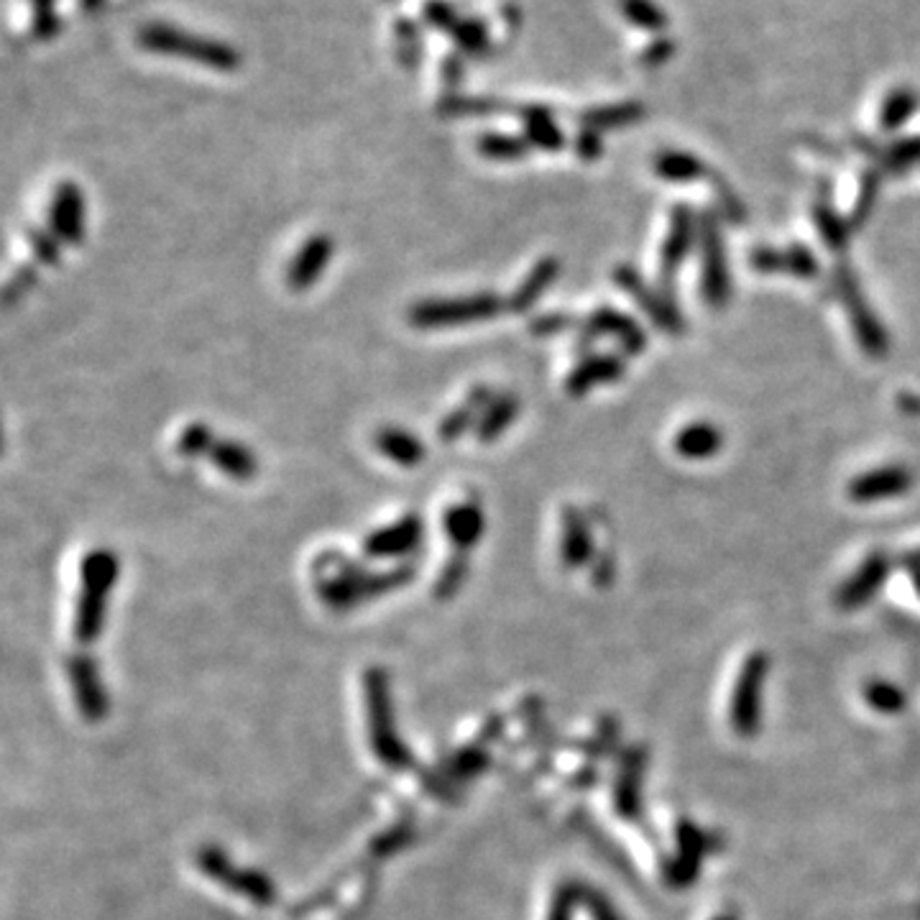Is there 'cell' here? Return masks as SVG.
Instances as JSON below:
<instances>
[{
  "label": "cell",
  "instance_id": "cell-5",
  "mask_svg": "<svg viewBox=\"0 0 920 920\" xmlns=\"http://www.w3.org/2000/svg\"><path fill=\"white\" fill-rule=\"evenodd\" d=\"M138 46L148 49V52L156 54H172V56H185V60H193L203 68L218 70V72H234L240 68V56L234 46L220 44V41L203 39L195 34H187V31L172 29V27H159V23H152L138 34Z\"/></svg>",
  "mask_w": 920,
  "mask_h": 920
},
{
  "label": "cell",
  "instance_id": "cell-24",
  "mask_svg": "<svg viewBox=\"0 0 920 920\" xmlns=\"http://www.w3.org/2000/svg\"><path fill=\"white\" fill-rule=\"evenodd\" d=\"M596 558L593 537L588 527L586 514L578 507L562 509V537H560V560L568 570L583 568Z\"/></svg>",
  "mask_w": 920,
  "mask_h": 920
},
{
  "label": "cell",
  "instance_id": "cell-38",
  "mask_svg": "<svg viewBox=\"0 0 920 920\" xmlns=\"http://www.w3.org/2000/svg\"><path fill=\"white\" fill-rule=\"evenodd\" d=\"M466 578H468V555L455 552L453 558H447L441 576H437L435 580V599L451 601L453 596L461 591V586L466 583Z\"/></svg>",
  "mask_w": 920,
  "mask_h": 920
},
{
  "label": "cell",
  "instance_id": "cell-36",
  "mask_svg": "<svg viewBox=\"0 0 920 920\" xmlns=\"http://www.w3.org/2000/svg\"><path fill=\"white\" fill-rule=\"evenodd\" d=\"M918 111V95L916 90L910 87H898L892 90L890 95L885 97L882 113H880V126L885 131H898L908 123L910 115Z\"/></svg>",
  "mask_w": 920,
  "mask_h": 920
},
{
  "label": "cell",
  "instance_id": "cell-40",
  "mask_svg": "<svg viewBox=\"0 0 920 920\" xmlns=\"http://www.w3.org/2000/svg\"><path fill=\"white\" fill-rule=\"evenodd\" d=\"M865 701L880 714H898L906 709V693L887 681H872L865 688Z\"/></svg>",
  "mask_w": 920,
  "mask_h": 920
},
{
  "label": "cell",
  "instance_id": "cell-18",
  "mask_svg": "<svg viewBox=\"0 0 920 920\" xmlns=\"http://www.w3.org/2000/svg\"><path fill=\"white\" fill-rule=\"evenodd\" d=\"M890 570H892L890 555L882 552V550H875L857 568V573H854L847 580V583H844L839 591H836V599H834L836 607L844 609V611L865 607L867 601L875 599L877 591H880V588L885 586V580L890 578Z\"/></svg>",
  "mask_w": 920,
  "mask_h": 920
},
{
  "label": "cell",
  "instance_id": "cell-25",
  "mask_svg": "<svg viewBox=\"0 0 920 920\" xmlns=\"http://www.w3.org/2000/svg\"><path fill=\"white\" fill-rule=\"evenodd\" d=\"M560 269L562 263L558 256H545L535 263L533 269L525 279H521V285L514 289V294L507 300V310H511L514 314H525L533 310V307L542 300V294L550 289L555 281L560 277Z\"/></svg>",
  "mask_w": 920,
  "mask_h": 920
},
{
  "label": "cell",
  "instance_id": "cell-43",
  "mask_svg": "<svg viewBox=\"0 0 920 920\" xmlns=\"http://www.w3.org/2000/svg\"><path fill=\"white\" fill-rule=\"evenodd\" d=\"M580 906V882H560L555 887L550 908H547V920H573L576 910Z\"/></svg>",
  "mask_w": 920,
  "mask_h": 920
},
{
  "label": "cell",
  "instance_id": "cell-28",
  "mask_svg": "<svg viewBox=\"0 0 920 920\" xmlns=\"http://www.w3.org/2000/svg\"><path fill=\"white\" fill-rule=\"evenodd\" d=\"M675 453L688 461H706L724 447V433L711 422H691L675 435Z\"/></svg>",
  "mask_w": 920,
  "mask_h": 920
},
{
  "label": "cell",
  "instance_id": "cell-8",
  "mask_svg": "<svg viewBox=\"0 0 920 920\" xmlns=\"http://www.w3.org/2000/svg\"><path fill=\"white\" fill-rule=\"evenodd\" d=\"M769 675L767 652H752L736 675L732 701H728V724L742 740H752L762 726V703Z\"/></svg>",
  "mask_w": 920,
  "mask_h": 920
},
{
  "label": "cell",
  "instance_id": "cell-51",
  "mask_svg": "<svg viewBox=\"0 0 920 920\" xmlns=\"http://www.w3.org/2000/svg\"><path fill=\"white\" fill-rule=\"evenodd\" d=\"M603 152V144H601V134L593 128H580V134L576 138V154L580 156L583 162H593L599 159Z\"/></svg>",
  "mask_w": 920,
  "mask_h": 920
},
{
  "label": "cell",
  "instance_id": "cell-58",
  "mask_svg": "<svg viewBox=\"0 0 920 920\" xmlns=\"http://www.w3.org/2000/svg\"><path fill=\"white\" fill-rule=\"evenodd\" d=\"M910 578H913V586H916V591H918V596H920V568H913V570H910Z\"/></svg>",
  "mask_w": 920,
  "mask_h": 920
},
{
  "label": "cell",
  "instance_id": "cell-55",
  "mask_svg": "<svg viewBox=\"0 0 920 920\" xmlns=\"http://www.w3.org/2000/svg\"><path fill=\"white\" fill-rule=\"evenodd\" d=\"M593 580L599 586H609L613 580V558L609 552L599 555V558H593Z\"/></svg>",
  "mask_w": 920,
  "mask_h": 920
},
{
  "label": "cell",
  "instance_id": "cell-32",
  "mask_svg": "<svg viewBox=\"0 0 920 920\" xmlns=\"http://www.w3.org/2000/svg\"><path fill=\"white\" fill-rule=\"evenodd\" d=\"M521 402L517 394H499L488 404L486 412L480 414V422L476 427V437L480 443H494L507 433V427L519 417Z\"/></svg>",
  "mask_w": 920,
  "mask_h": 920
},
{
  "label": "cell",
  "instance_id": "cell-19",
  "mask_svg": "<svg viewBox=\"0 0 920 920\" xmlns=\"http://www.w3.org/2000/svg\"><path fill=\"white\" fill-rule=\"evenodd\" d=\"M335 254V240L328 234H314L304 240L287 269V285L292 292H307L328 269Z\"/></svg>",
  "mask_w": 920,
  "mask_h": 920
},
{
  "label": "cell",
  "instance_id": "cell-45",
  "mask_svg": "<svg viewBox=\"0 0 920 920\" xmlns=\"http://www.w3.org/2000/svg\"><path fill=\"white\" fill-rule=\"evenodd\" d=\"M580 906L588 910L591 920H624L617 910V906L596 887H588L580 882Z\"/></svg>",
  "mask_w": 920,
  "mask_h": 920
},
{
  "label": "cell",
  "instance_id": "cell-17",
  "mask_svg": "<svg viewBox=\"0 0 920 920\" xmlns=\"http://www.w3.org/2000/svg\"><path fill=\"white\" fill-rule=\"evenodd\" d=\"M750 267L759 273H787V277L814 279L818 277V259L806 244H790L787 248L757 246L750 251Z\"/></svg>",
  "mask_w": 920,
  "mask_h": 920
},
{
  "label": "cell",
  "instance_id": "cell-16",
  "mask_svg": "<svg viewBox=\"0 0 920 920\" xmlns=\"http://www.w3.org/2000/svg\"><path fill=\"white\" fill-rule=\"evenodd\" d=\"M422 533H425V525H422L417 514H404L394 525H386L376 529V533H371L366 540H363V555L374 560L404 558V555L417 550L422 542Z\"/></svg>",
  "mask_w": 920,
  "mask_h": 920
},
{
  "label": "cell",
  "instance_id": "cell-27",
  "mask_svg": "<svg viewBox=\"0 0 920 920\" xmlns=\"http://www.w3.org/2000/svg\"><path fill=\"white\" fill-rule=\"evenodd\" d=\"M374 445L376 451L389 458L396 466H404V468H414L420 466L422 461L427 458V447L425 443L420 441L417 435L407 433V430L402 427H379L376 435H374Z\"/></svg>",
  "mask_w": 920,
  "mask_h": 920
},
{
  "label": "cell",
  "instance_id": "cell-4",
  "mask_svg": "<svg viewBox=\"0 0 920 920\" xmlns=\"http://www.w3.org/2000/svg\"><path fill=\"white\" fill-rule=\"evenodd\" d=\"M507 310V302L494 292L463 294V297H437V300H422L410 307L407 320L417 330H445L468 325V322L492 320Z\"/></svg>",
  "mask_w": 920,
  "mask_h": 920
},
{
  "label": "cell",
  "instance_id": "cell-39",
  "mask_svg": "<svg viewBox=\"0 0 920 920\" xmlns=\"http://www.w3.org/2000/svg\"><path fill=\"white\" fill-rule=\"evenodd\" d=\"M621 13L629 23L644 31H662L665 29V13L652 0H621Z\"/></svg>",
  "mask_w": 920,
  "mask_h": 920
},
{
  "label": "cell",
  "instance_id": "cell-52",
  "mask_svg": "<svg viewBox=\"0 0 920 920\" xmlns=\"http://www.w3.org/2000/svg\"><path fill=\"white\" fill-rule=\"evenodd\" d=\"M617 742H619V724H617V719H603L601 726H599V734L593 736L591 750H588V752L607 754V752H611L613 747H617Z\"/></svg>",
  "mask_w": 920,
  "mask_h": 920
},
{
  "label": "cell",
  "instance_id": "cell-41",
  "mask_svg": "<svg viewBox=\"0 0 920 920\" xmlns=\"http://www.w3.org/2000/svg\"><path fill=\"white\" fill-rule=\"evenodd\" d=\"M213 445H215L213 427L205 425V422H193V425H187L185 430H182V435L177 437V453L182 455V458L207 455Z\"/></svg>",
  "mask_w": 920,
  "mask_h": 920
},
{
  "label": "cell",
  "instance_id": "cell-12",
  "mask_svg": "<svg viewBox=\"0 0 920 920\" xmlns=\"http://www.w3.org/2000/svg\"><path fill=\"white\" fill-rule=\"evenodd\" d=\"M68 675L82 719L90 721V724L103 721L107 711H111V701H107V691L101 681V673H97L95 660L82 652H74L68 660Z\"/></svg>",
  "mask_w": 920,
  "mask_h": 920
},
{
  "label": "cell",
  "instance_id": "cell-34",
  "mask_svg": "<svg viewBox=\"0 0 920 920\" xmlns=\"http://www.w3.org/2000/svg\"><path fill=\"white\" fill-rule=\"evenodd\" d=\"M644 118V105L642 103H617V105H603V107H591V111L580 113V123L586 128L593 131H611V128H627L634 126L637 121Z\"/></svg>",
  "mask_w": 920,
  "mask_h": 920
},
{
  "label": "cell",
  "instance_id": "cell-47",
  "mask_svg": "<svg viewBox=\"0 0 920 920\" xmlns=\"http://www.w3.org/2000/svg\"><path fill=\"white\" fill-rule=\"evenodd\" d=\"M29 244L41 263H46V267H56V263H60V238H56L52 230L29 228Z\"/></svg>",
  "mask_w": 920,
  "mask_h": 920
},
{
  "label": "cell",
  "instance_id": "cell-13",
  "mask_svg": "<svg viewBox=\"0 0 920 920\" xmlns=\"http://www.w3.org/2000/svg\"><path fill=\"white\" fill-rule=\"evenodd\" d=\"M675 839L678 854L673 859H668V865L662 867V877H665V882L670 887L683 890V887L693 885L695 877H699L703 854L711 849V836L703 834L691 820H681L675 828Z\"/></svg>",
  "mask_w": 920,
  "mask_h": 920
},
{
  "label": "cell",
  "instance_id": "cell-42",
  "mask_svg": "<svg viewBox=\"0 0 920 920\" xmlns=\"http://www.w3.org/2000/svg\"><path fill=\"white\" fill-rule=\"evenodd\" d=\"M880 159H882V167L892 174L906 172L910 167H920V136L898 141V144L887 146Z\"/></svg>",
  "mask_w": 920,
  "mask_h": 920
},
{
  "label": "cell",
  "instance_id": "cell-3",
  "mask_svg": "<svg viewBox=\"0 0 920 920\" xmlns=\"http://www.w3.org/2000/svg\"><path fill=\"white\" fill-rule=\"evenodd\" d=\"M115 580H118V558L113 550H90L80 566V596L72 624L74 642L82 648L103 634Z\"/></svg>",
  "mask_w": 920,
  "mask_h": 920
},
{
  "label": "cell",
  "instance_id": "cell-11",
  "mask_svg": "<svg viewBox=\"0 0 920 920\" xmlns=\"http://www.w3.org/2000/svg\"><path fill=\"white\" fill-rule=\"evenodd\" d=\"M695 238H699V215L685 203L675 205L673 213H670V228L660 251V289L670 297H673V285Z\"/></svg>",
  "mask_w": 920,
  "mask_h": 920
},
{
  "label": "cell",
  "instance_id": "cell-50",
  "mask_svg": "<svg viewBox=\"0 0 920 920\" xmlns=\"http://www.w3.org/2000/svg\"><path fill=\"white\" fill-rule=\"evenodd\" d=\"M34 285H37L34 267H21L19 271L13 273L11 281H8V287H6V294H3L6 307H11V304L19 302L21 297H27Z\"/></svg>",
  "mask_w": 920,
  "mask_h": 920
},
{
  "label": "cell",
  "instance_id": "cell-30",
  "mask_svg": "<svg viewBox=\"0 0 920 920\" xmlns=\"http://www.w3.org/2000/svg\"><path fill=\"white\" fill-rule=\"evenodd\" d=\"M519 118L525 123V138L529 146L542 148V152H560L566 146V134H562L558 123H555L552 111L542 105H525L519 107Z\"/></svg>",
  "mask_w": 920,
  "mask_h": 920
},
{
  "label": "cell",
  "instance_id": "cell-31",
  "mask_svg": "<svg viewBox=\"0 0 920 920\" xmlns=\"http://www.w3.org/2000/svg\"><path fill=\"white\" fill-rule=\"evenodd\" d=\"M207 455L220 468V474L234 480H251L259 474V461L254 451L238 441H215Z\"/></svg>",
  "mask_w": 920,
  "mask_h": 920
},
{
  "label": "cell",
  "instance_id": "cell-20",
  "mask_svg": "<svg viewBox=\"0 0 920 920\" xmlns=\"http://www.w3.org/2000/svg\"><path fill=\"white\" fill-rule=\"evenodd\" d=\"M910 486H913V476H910L908 468L885 466L854 478L849 484V499L857 504L885 502L908 494Z\"/></svg>",
  "mask_w": 920,
  "mask_h": 920
},
{
  "label": "cell",
  "instance_id": "cell-48",
  "mask_svg": "<svg viewBox=\"0 0 920 920\" xmlns=\"http://www.w3.org/2000/svg\"><path fill=\"white\" fill-rule=\"evenodd\" d=\"M576 325H578V320L573 318V314L547 312V314H540V318L529 322V333L537 335V338H550V335L566 333V330L576 328Z\"/></svg>",
  "mask_w": 920,
  "mask_h": 920
},
{
  "label": "cell",
  "instance_id": "cell-22",
  "mask_svg": "<svg viewBox=\"0 0 920 920\" xmlns=\"http://www.w3.org/2000/svg\"><path fill=\"white\" fill-rule=\"evenodd\" d=\"M583 328L588 330V333H593L596 338H601V335L617 338L619 345L632 355H640L644 348H648V335H644V330L637 325L632 318H627L624 312L613 310V307H607V304H601L599 310H593L591 318L583 322Z\"/></svg>",
  "mask_w": 920,
  "mask_h": 920
},
{
  "label": "cell",
  "instance_id": "cell-33",
  "mask_svg": "<svg viewBox=\"0 0 920 920\" xmlns=\"http://www.w3.org/2000/svg\"><path fill=\"white\" fill-rule=\"evenodd\" d=\"M654 174L665 182H675V185H685V182H695L703 177H711V172L703 159L688 152H662L654 159Z\"/></svg>",
  "mask_w": 920,
  "mask_h": 920
},
{
  "label": "cell",
  "instance_id": "cell-21",
  "mask_svg": "<svg viewBox=\"0 0 920 920\" xmlns=\"http://www.w3.org/2000/svg\"><path fill=\"white\" fill-rule=\"evenodd\" d=\"M443 529L447 542L455 547V552H468L480 542L486 533V517L484 509L476 499L453 504L443 514Z\"/></svg>",
  "mask_w": 920,
  "mask_h": 920
},
{
  "label": "cell",
  "instance_id": "cell-57",
  "mask_svg": "<svg viewBox=\"0 0 920 920\" xmlns=\"http://www.w3.org/2000/svg\"><path fill=\"white\" fill-rule=\"evenodd\" d=\"M902 566H906L908 570L920 568V547H918V550H913V552H908L906 558H902Z\"/></svg>",
  "mask_w": 920,
  "mask_h": 920
},
{
  "label": "cell",
  "instance_id": "cell-54",
  "mask_svg": "<svg viewBox=\"0 0 920 920\" xmlns=\"http://www.w3.org/2000/svg\"><path fill=\"white\" fill-rule=\"evenodd\" d=\"M675 46L670 44V41H654V44L644 52V64L648 68H660V64H665L670 56H673Z\"/></svg>",
  "mask_w": 920,
  "mask_h": 920
},
{
  "label": "cell",
  "instance_id": "cell-53",
  "mask_svg": "<svg viewBox=\"0 0 920 920\" xmlns=\"http://www.w3.org/2000/svg\"><path fill=\"white\" fill-rule=\"evenodd\" d=\"M34 6V31L39 37H49L56 29L54 0H31Z\"/></svg>",
  "mask_w": 920,
  "mask_h": 920
},
{
  "label": "cell",
  "instance_id": "cell-15",
  "mask_svg": "<svg viewBox=\"0 0 920 920\" xmlns=\"http://www.w3.org/2000/svg\"><path fill=\"white\" fill-rule=\"evenodd\" d=\"M85 195L74 182H60L49 205V228L64 244L77 246L85 238Z\"/></svg>",
  "mask_w": 920,
  "mask_h": 920
},
{
  "label": "cell",
  "instance_id": "cell-6",
  "mask_svg": "<svg viewBox=\"0 0 920 920\" xmlns=\"http://www.w3.org/2000/svg\"><path fill=\"white\" fill-rule=\"evenodd\" d=\"M831 285L836 297L847 307L851 330L854 335H857L861 351H865L869 359H885L887 351H890V335H887L882 320L877 318L872 307H869L865 292H861L857 273H854L849 263H836L831 273Z\"/></svg>",
  "mask_w": 920,
  "mask_h": 920
},
{
  "label": "cell",
  "instance_id": "cell-7",
  "mask_svg": "<svg viewBox=\"0 0 920 920\" xmlns=\"http://www.w3.org/2000/svg\"><path fill=\"white\" fill-rule=\"evenodd\" d=\"M699 244H701V294L711 310H724L732 300V273L724 248V230L714 210L699 213Z\"/></svg>",
  "mask_w": 920,
  "mask_h": 920
},
{
  "label": "cell",
  "instance_id": "cell-23",
  "mask_svg": "<svg viewBox=\"0 0 920 920\" xmlns=\"http://www.w3.org/2000/svg\"><path fill=\"white\" fill-rule=\"evenodd\" d=\"M627 374V363L621 355H586L566 379V392L570 396H586L601 384H613Z\"/></svg>",
  "mask_w": 920,
  "mask_h": 920
},
{
  "label": "cell",
  "instance_id": "cell-56",
  "mask_svg": "<svg viewBox=\"0 0 920 920\" xmlns=\"http://www.w3.org/2000/svg\"><path fill=\"white\" fill-rule=\"evenodd\" d=\"M898 404L900 410L906 414H913V417H920V394H900L898 396Z\"/></svg>",
  "mask_w": 920,
  "mask_h": 920
},
{
  "label": "cell",
  "instance_id": "cell-9",
  "mask_svg": "<svg viewBox=\"0 0 920 920\" xmlns=\"http://www.w3.org/2000/svg\"><path fill=\"white\" fill-rule=\"evenodd\" d=\"M195 865L203 875L210 877L213 882L228 887L230 892L240 895V898H248L254 902V906L269 908V906H273V902H277V887H273L269 875L259 872V869L236 867L234 861H230L228 851L215 847V844H210V847H203L200 851H197Z\"/></svg>",
  "mask_w": 920,
  "mask_h": 920
},
{
  "label": "cell",
  "instance_id": "cell-29",
  "mask_svg": "<svg viewBox=\"0 0 920 920\" xmlns=\"http://www.w3.org/2000/svg\"><path fill=\"white\" fill-rule=\"evenodd\" d=\"M828 182L824 179V189H820L816 203H814V220L816 230L824 238V244L831 248L834 254L847 251L849 238H851V226L849 218H841L839 210H836L831 197H828Z\"/></svg>",
  "mask_w": 920,
  "mask_h": 920
},
{
  "label": "cell",
  "instance_id": "cell-44",
  "mask_svg": "<svg viewBox=\"0 0 920 920\" xmlns=\"http://www.w3.org/2000/svg\"><path fill=\"white\" fill-rule=\"evenodd\" d=\"M453 37L458 39V46L468 54H484L488 49V31L478 19H461L455 23Z\"/></svg>",
  "mask_w": 920,
  "mask_h": 920
},
{
  "label": "cell",
  "instance_id": "cell-49",
  "mask_svg": "<svg viewBox=\"0 0 920 920\" xmlns=\"http://www.w3.org/2000/svg\"><path fill=\"white\" fill-rule=\"evenodd\" d=\"M410 841H412V828L407 824H400V826L389 828V831H384L381 836H376V841L371 844V851L381 854V857H389V854L407 847Z\"/></svg>",
  "mask_w": 920,
  "mask_h": 920
},
{
  "label": "cell",
  "instance_id": "cell-59",
  "mask_svg": "<svg viewBox=\"0 0 920 920\" xmlns=\"http://www.w3.org/2000/svg\"><path fill=\"white\" fill-rule=\"evenodd\" d=\"M714 920H740V916H734V913H721V916H716Z\"/></svg>",
  "mask_w": 920,
  "mask_h": 920
},
{
  "label": "cell",
  "instance_id": "cell-37",
  "mask_svg": "<svg viewBox=\"0 0 920 920\" xmlns=\"http://www.w3.org/2000/svg\"><path fill=\"white\" fill-rule=\"evenodd\" d=\"M880 189H882V177L877 169H867L861 174V182H859V195H857V203H854V210L849 215V226L851 230H857L865 226L869 220V215H872L875 205H877V197H880Z\"/></svg>",
  "mask_w": 920,
  "mask_h": 920
},
{
  "label": "cell",
  "instance_id": "cell-2",
  "mask_svg": "<svg viewBox=\"0 0 920 920\" xmlns=\"http://www.w3.org/2000/svg\"><path fill=\"white\" fill-rule=\"evenodd\" d=\"M363 701H366L369 744L376 759L394 773L412 769L414 754L396 732L392 681H389L384 668H366V673H363Z\"/></svg>",
  "mask_w": 920,
  "mask_h": 920
},
{
  "label": "cell",
  "instance_id": "cell-1",
  "mask_svg": "<svg viewBox=\"0 0 920 920\" xmlns=\"http://www.w3.org/2000/svg\"><path fill=\"white\" fill-rule=\"evenodd\" d=\"M314 591L320 601L335 611L374 601L394 588L407 586L414 578V566L404 562L392 570H363L361 562L348 560L338 552H325L314 560Z\"/></svg>",
  "mask_w": 920,
  "mask_h": 920
},
{
  "label": "cell",
  "instance_id": "cell-35",
  "mask_svg": "<svg viewBox=\"0 0 920 920\" xmlns=\"http://www.w3.org/2000/svg\"><path fill=\"white\" fill-rule=\"evenodd\" d=\"M480 156L494 162H517L529 154V141L509 134H480L476 141Z\"/></svg>",
  "mask_w": 920,
  "mask_h": 920
},
{
  "label": "cell",
  "instance_id": "cell-46",
  "mask_svg": "<svg viewBox=\"0 0 920 920\" xmlns=\"http://www.w3.org/2000/svg\"><path fill=\"white\" fill-rule=\"evenodd\" d=\"M711 182H714V189H716V195H719V210H721V215H724V218L728 223H736V226L747 220V207H744V203L740 200V195H736L734 189L726 185L724 177H721V174H714V177H711Z\"/></svg>",
  "mask_w": 920,
  "mask_h": 920
},
{
  "label": "cell",
  "instance_id": "cell-10",
  "mask_svg": "<svg viewBox=\"0 0 920 920\" xmlns=\"http://www.w3.org/2000/svg\"><path fill=\"white\" fill-rule=\"evenodd\" d=\"M613 281H617L621 292H627L637 304H640V310L648 314L662 333H668V335L685 333V320H683L681 310H678V302L670 294L662 292V289L650 287L642 273L634 267L621 263V267L613 269Z\"/></svg>",
  "mask_w": 920,
  "mask_h": 920
},
{
  "label": "cell",
  "instance_id": "cell-14",
  "mask_svg": "<svg viewBox=\"0 0 920 920\" xmlns=\"http://www.w3.org/2000/svg\"><path fill=\"white\" fill-rule=\"evenodd\" d=\"M644 767H648V750L640 744L621 754L617 783H613V808L624 820H637L642 814Z\"/></svg>",
  "mask_w": 920,
  "mask_h": 920
},
{
  "label": "cell",
  "instance_id": "cell-26",
  "mask_svg": "<svg viewBox=\"0 0 920 920\" xmlns=\"http://www.w3.org/2000/svg\"><path fill=\"white\" fill-rule=\"evenodd\" d=\"M494 400H496V396H494V392L488 386L471 389L468 400L463 402L461 407H455L453 412H447L441 425H437V437H441L443 443L461 441V437L466 435L471 427H478L480 414L486 412V407Z\"/></svg>",
  "mask_w": 920,
  "mask_h": 920
}]
</instances>
